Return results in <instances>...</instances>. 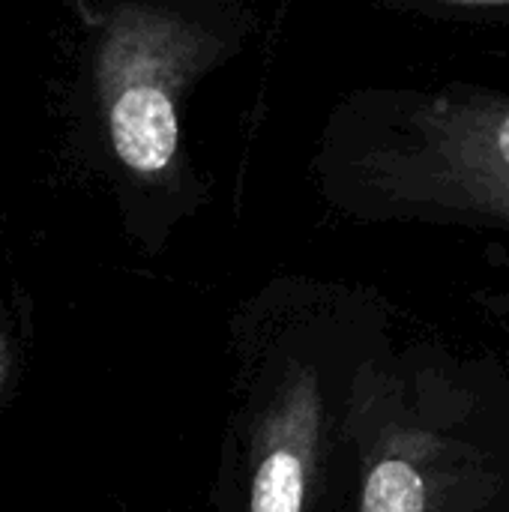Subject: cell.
<instances>
[{
	"label": "cell",
	"instance_id": "obj_1",
	"mask_svg": "<svg viewBox=\"0 0 509 512\" xmlns=\"http://www.w3.org/2000/svg\"><path fill=\"white\" fill-rule=\"evenodd\" d=\"M354 315L345 291L306 276H276L237 303L210 512H324L372 360Z\"/></svg>",
	"mask_w": 509,
	"mask_h": 512
},
{
	"label": "cell",
	"instance_id": "obj_2",
	"mask_svg": "<svg viewBox=\"0 0 509 512\" xmlns=\"http://www.w3.org/2000/svg\"><path fill=\"white\" fill-rule=\"evenodd\" d=\"M75 12L99 165L129 240L159 255L207 198L186 150V102L243 51L255 12L237 0H111Z\"/></svg>",
	"mask_w": 509,
	"mask_h": 512
},
{
	"label": "cell",
	"instance_id": "obj_3",
	"mask_svg": "<svg viewBox=\"0 0 509 512\" xmlns=\"http://www.w3.org/2000/svg\"><path fill=\"white\" fill-rule=\"evenodd\" d=\"M321 195L357 219L468 213L509 225V102L345 99L318 141Z\"/></svg>",
	"mask_w": 509,
	"mask_h": 512
},
{
	"label": "cell",
	"instance_id": "obj_4",
	"mask_svg": "<svg viewBox=\"0 0 509 512\" xmlns=\"http://www.w3.org/2000/svg\"><path fill=\"white\" fill-rule=\"evenodd\" d=\"M351 512H459V447L429 414L423 378L372 357L348 414Z\"/></svg>",
	"mask_w": 509,
	"mask_h": 512
},
{
	"label": "cell",
	"instance_id": "obj_5",
	"mask_svg": "<svg viewBox=\"0 0 509 512\" xmlns=\"http://www.w3.org/2000/svg\"><path fill=\"white\" fill-rule=\"evenodd\" d=\"M18 369H21V342L18 333L6 315V309L0 306V408L6 405L15 381H18Z\"/></svg>",
	"mask_w": 509,
	"mask_h": 512
}]
</instances>
